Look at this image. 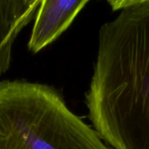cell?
<instances>
[{"instance_id":"obj_1","label":"cell","mask_w":149,"mask_h":149,"mask_svg":"<svg viewBox=\"0 0 149 149\" xmlns=\"http://www.w3.org/2000/svg\"><path fill=\"white\" fill-rule=\"evenodd\" d=\"M85 102L93 128L107 146L149 149V0L100 28Z\"/></svg>"},{"instance_id":"obj_2","label":"cell","mask_w":149,"mask_h":149,"mask_svg":"<svg viewBox=\"0 0 149 149\" xmlns=\"http://www.w3.org/2000/svg\"><path fill=\"white\" fill-rule=\"evenodd\" d=\"M0 149H112L67 107L58 90L0 81Z\"/></svg>"},{"instance_id":"obj_3","label":"cell","mask_w":149,"mask_h":149,"mask_svg":"<svg viewBox=\"0 0 149 149\" xmlns=\"http://www.w3.org/2000/svg\"><path fill=\"white\" fill-rule=\"evenodd\" d=\"M89 0H41L28 42V50L38 53L54 42Z\"/></svg>"},{"instance_id":"obj_4","label":"cell","mask_w":149,"mask_h":149,"mask_svg":"<svg viewBox=\"0 0 149 149\" xmlns=\"http://www.w3.org/2000/svg\"><path fill=\"white\" fill-rule=\"evenodd\" d=\"M40 3L41 0H0V76L9 70L14 42L32 20Z\"/></svg>"}]
</instances>
